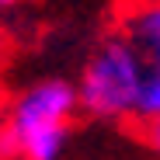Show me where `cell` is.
Here are the masks:
<instances>
[{"label":"cell","instance_id":"cell-1","mask_svg":"<svg viewBox=\"0 0 160 160\" xmlns=\"http://www.w3.org/2000/svg\"><path fill=\"white\" fill-rule=\"evenodd\" d=\"M77 115V84L59 77L35 80L24 91H18L0 115V157L59 160L70 143V125Z\"/></svg>","mask_w":160,"mask_h":160},{"label":"cell","instance_id":"cell-6","mask_svg":"<svg viewBox=\"0 0 160 160\" xmlns=\"http://www.w3.org/2000/svg\"><path fill=\"white\" fill-rule=\"evenodd\" d=\"M0 160H4V157H0Z\"/></svg>","mask_w":160,"mask_h":160},{"label":"cell","instance_id":"cell-5","mask_svg":"<svg viewBox=\"0 0 160 160\" xmlns=\"http://www.w3.org/2000/svg\"><path fill=\"white\" fill-rule=\"evenodd\" d=\"M18 4V0H0V11H4V7H14Z\"/></svg>","mask_w":160,"mask_h":160},{"label":"cell","instance_id":"cell-2","mask_svg":"<svg viewBox=\"0 0 160 160\" xmlns=\"http://www.w3.org/2000/svg\"><path fill=\"white\" fill-rule=\"evenodd\" d=\"M80 112L112 122V125H139L143 122V66L132 42L115 28L104 35L87 56L77 77Z\"/></svg>","mask_w":160,"mask_h":160},{"label":"cell","instance_id":"cell-3","mask_svg":"<svg viewBox=\"0 0 160 160\" xmlns=\"http://www.w3.org/2000/svg\"><path fill=\"white\" fill-rule=\"evenodd\" d=\"M115 28L132 42L143 66V118L160 115V0H125Z\"/></svg>","mask_w":160,"mask_h":160},{"label":"cell","instance_id":"cell-4","mask_svg":"<svg viewBox=\"0 0 160 160\" xmlns=\"http://www.w3.org/2000/svg\"><path fill=\"white\" fill-rule=\"evenodd\" d=\"M139 139L146 143V150L160 160V115H150L139 122Z\"/></svg>","mask_w":160,"mask_h":160}]
</instances>
